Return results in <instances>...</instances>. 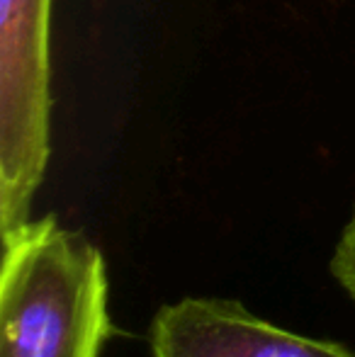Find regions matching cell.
<instances>
[{
  "label": "cell",
  "instance_id": "6da1fadb",
  "mask_svg": "<svg viewBox=\"0 0 355 357\" xmlns=\"http://www.w3.org/2000/svg\"><path fill=\"white\" fill-rule=\"evenodd\" d=\"M109 335L98 245L52 214L3 236L0 357H100Z\"/></svg>",
  "mask_w": 355,
  "mask_h": 357
},
{
  "label": "cell",
  "instance_id": "7a4b0ae2",
  "mask_svg": "<svg viewBox=\"0 0 355 357\" xmlns=\"http://www.w3.org/2000/svg\"><path fill=\"white\" fill-rule=\"evenodd\" d=\"M54 0H0V229L32 221L52 153Z\"/></svg>",
  "mask_w": 355,
  "mask_h": 357
},
{
  "label": "cell",
  "instance_id": "3957f363",
  "mask_svg": "<svg viewBox=\"0 0 355 357\" xmlns=\"http://www.w3.org/2000/svg\"><path fill=\"white\" fill-rule=\"evenodd\" d=\"M149 343L151 357H355L346 345L285 331L229 299L161 306Z\"/></svg>",
  "mask_w": 355,
  "mask_h": 357
},
{
  "label": "cell",
  "instance_id": "277c9868",
  "mask_svg": "<svg viewBox=\"0 0 355 357\" xmlns=\"http://www.w3.org/2000/svg\"><path fill=\"white\" fill-rule=\"evenodd\" d=\"M328 268H331V275L336 278V282L355 301V204H353L351 219H348L346 229H343L341 238L336 243V250H333Z\"/></svg>",
  "mask_w": 355,
  "mask_h": 357
}]
</instances>
